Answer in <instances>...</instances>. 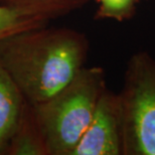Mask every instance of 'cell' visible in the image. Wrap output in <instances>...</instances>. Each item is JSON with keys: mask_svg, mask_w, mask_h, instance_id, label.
Instances as JSON below:
<instances>
[{"mask_svg": "<svg viewBox=\"0 0 155 155\" xmlns=\"http://www.w3.org/2000/svg\"><path fill=\"white\" fill-rule=\"evenodd\" d=\"M90 49L85 33L48 25L0 39V64L31 104L48 100L84 68Z\"/></svg>", "mask_w": 155, "mask_h": 155, "instance_id": "6da1fadb", "label": "cell"}, {"mask_svg": "<svg viewBox=\"0 0 155 155\" xmlns=\"http://www.w3.org/2000/svg\"><path fill=\"white\" fill-rule=\"evenodd\" d=\"M107 81L101 67H84L48 100L32 104L48 155H70L91 122Z\"/></svg>", "mask_w": 155, "mask_h": 155, "instance_id": "7a4b0ae2", "label": "cell"}, {"mask_svg": "<svg viewBox=\"0 0 155 155\" xmlns=\"http://www.w3.org/2000/svg\"><path fill=\"white\" fill-rule=\"evenodd\" d=\"M118 97L122 155H155V58L147 51L130 58Z\"/></svg>", "mask_w": 155, "mask_h": 155, "instance_id": "3957f363", "label": "cell"}, {"mask_svg": "<svg viewBox=\"0 0 155 155\" xmlns=\"http://www.w3.org/2000/svg\"><path fill=\"white\" fill-rule=\"evenodd\" d=\"M70 155H122V125L118 94L105 90L88 128Z\"/></svg>", "mask_w": 155, "mask_h": 155, "instance_id": "277c9868", "label": "cell"}, {"mask_svg": "<svg viewBox=\"0 0 155 155\" xmlns=\"http://www.w3.org/2000/svg\"><path fill=\"white\" fill-rule=\"evenodd\" d=\"M24 103L19 87L0 64V155H5Z\"/></svg>", "mask_w": 155, "mask_h": 155, "instance_id": "5b68a950", "label": "cell"}, {"mask_svg": "<svg viewBox=\"0 0 155 155\" xmlns=\"http://www.w3.org/2000/svg\"><path fill=\"white\" fill-rule=\"evenodd\" d=\"M5 155H48L45 138L33 105L26 100L8 142Z\"/></svg>", "mask_w": 155, "mask_h": 155, "instance_id": "8992f818", "label": "cell"}, {"mask_svg": "<svg viewBox=\"0 0 155 155\" xmlns=\"http://www.w3.org/2000/svg\"><path fill=\"white\" fill-rule=\"evenodd\" d=\"M90 0H7L6 4L51 20L82 8Z\"/></svg>", "mask_w": 155, "mask_h": 155, "instance_id": "52a82bcc", "label": "cell"}, {"mask_svg": "<svg viewBox=\"0 0 155 155\" xmlns=\"http://www.w3.org/2000/svg\"><path fill=\"white\" fill-rule=\"evenodd\" d=\"M46 18L0 3V39L14 33L48 25Z\"/></svg>", "mask_w": 155, "mask_h": 155, "instance_id": "ba28073f", "label": "cell"}, {"mask_svg": "<svg viewBox=\"0 0 155 155\" xmlns=\"http://www.w3.org/2000/svg\"><path fill=\"white\" fill-rule=\"evenodd\" d=\"M98 8L95 12L96 20L113 19L118 22L130 20L136 14L140 0H95Z\"/></svg>", "mask_w": 155, "mask_h": 155, "instance_id": "9c48e42d", "label": "cell"}, {"mask_svg": "<svg viewBox=\"0 0 155 155\" xmlns=\"http://www.w3.org/2000/svg\"><path fill=\"white\" fill-rule=\"evenodd\" d=\"M6 2H7V0H0V3H1V4H6Z\"/></svg>", "mask_w": 155, "mask_h": 155, "instance_id": "30bf717a", "label": "cell"}]
</instances>
